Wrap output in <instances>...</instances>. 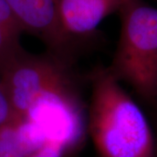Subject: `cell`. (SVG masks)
Segmentation results:
<instances>
[{
	"label": "cell",
	"instance_id": "cell-9",
	"mask_svg": "<svg viewBox=\"0 0 157 157\" xmlns=\"http://www.w3.org/2000/svg\"><path fill=\"white\" fill-rule=\"evenodd\" d=\"M64 153H66V149L62 144L57 141L47 140L29 157H63Z\"/></svg>",
	"mask_w": 157,
	"mask_h": 157
},
{
	"label": "cell",
	"instance_id": "cell-7",
	"mask_svg": "<svg viewBox=\"0 0 157 157\" xmlns=\"http://www.w3.org/2000/svg\"><path fill=\"white\" fill-rule=\"evenodd\" d=\"M20 36L0 24V71L24 51Z\"/></svg>",
	"mask_w": 157,
	"mask_h": 157
},
{
	"label": "cell",
	"instance_id": "cell-5",
	"mask_svg": "<svg viewBox=\"0 0 157 157\" xmlns=\"http://www.w3.org/2000/svg\"><path fill=\"white\" fill-rule=\"evenodd\" d=\"M128 0H59V14L65 31L70 36L92 33L107 16Z\"/></svg>",
	"mask_w": 157,
	"mask_h": 157
},
{
	"label": "cell",
	"instance_id": "cell-6",
	"mask_svg": "<svg viewBox=\"0 0 157 157\" xmlns=\"http://www.w3.org/2000/svg\"><path fill=\"white\" fill-rule=\"evenodd\" d=\"M45 142L39 128L25 118H12L0 128V157H29Z\"/></svg>",
	"mask_w": 157,
	"mask_h": 157
},
{
	"label": "cell",
	"instance_id": "cell-8",
	"mask_svg": "<svg viewBox=\"0 0 157 157\" xmlns=\"http://www.w3.org/2000/svg\"><path fill=\"white\" fill-rule=\"evenodd\" d=\"M0 24L17 34L21 35L24 33L22 27L15 18L6 0H0Z\"/></svg>",
	"mask_w": 157,
	"mask_h": 157
},
{
	"label": "cell",
	"instance_id": "cell-10",
	"mask_svg": "<svg viewBox=\"0 0 157 157\" xmlns=\"http://www.w3.org/2000/svg\"><path fill=\"white\" fill-rule=\"evenodd\" d=\"M15 117L11 104L8 101L6 92L0 81V128L12 118Z\"/></svg>",
	"mask_w": 157,
	"mask_h": 157
},
{
	"label": "cell",
	"instance_id": "cell-2",
	"mask_svg": "<svg viewBox=\"0 0 157 157\" xmlns=\"http://www.w3.org/2000/svg\"><path fill=\"white\" fill-rule=\"evenodd\" d=\"M119 13L120 37L108 68L142 99L157 101V9L128 0Z\"/></svg>",
	"mask_w": 157,
	"mask_h": 157
},
{
	"label": "cell",
	"instance_id": "cell-4",
	"mask_svg": "<svg viewBox=\"0 0 157 157\" xmlns=\"http://www.w3.org/2000/svg\"><path fill=\"white\" fill-rule=\"evenodd\" d=\"M24 33L34 34L59 50L72 36L61 23L59 0H6Z\"/></svg>",
	"mask_w": 157,
	"mask_h": 157
},
{
	"label": "cell",
	"instance_id": "cell-3",
	"mask_svg": "<svg viewBox=\"0 0 157 157\" xmlns=\"http://www.w3.org/2000/svg\"><path fill=\"white\" fill-rule=\"evenodd\" d=\"M0 81L18 118L26 117L42 98L73 91L70 75L59 62L25 50L0 71Z\"/></svg>",
	"mask_w": 157,
	"mask_h": 157
},
{
	"label": "cell",
	"instance_id": "cell-1",
	"mask_svg": "<svg viewBox=\"0 0 157 157\" xmlns=\"http://www.w3.org/2000/svg\"><path fill=\"white\" fill-rule=\"evenodd\" d=\"M88 130L99 157H155V140L142 110L109 68L91 77Z\"/></svg>",
	"mask_w": 157,
	"mask_h": 157
}]
</instances>
